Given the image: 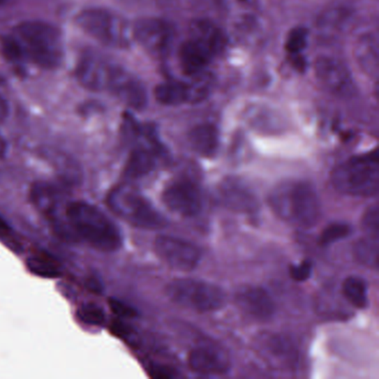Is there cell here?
<instances>
[{"label":"cell","instance_id":"obj_17","mask_svg":"<svg viewBox=\"0 0 379 379\" xmlns=\"http://www.w3.org/2000/svg\"><path fill=\"white\" fill-rule=\"evenodd\" d=\"M191 38L206 47L214 57L221 55L226 50L227 37L224 31L208 20H197L189 27Z\"/></svg>","mask_w":379,"mask_h":379},{"label":"cell","instance_id":"obj_10","mask_svg":"<svg viewBox=\"0 0 379 379\" xmlns=\"http://www.w3.org/2000/svg\"><path fill=\"white\" fill-rule=\"evenodd\" d=\"M315 75L325 89L341 98H348L356 93V86L350 70L341 60L320 57L315 61Z\"/></svg>","mask_w":379,"mask_h":379},{"label":"cell","instance_id":"obj_38","mask_svg":"<svg viewBox=\"0 0 379 379\" xmlns=\"http://www.w3.org/2000/svg\"><path fill=\"white\" fill-rule=\"evenodd\" d=\"M6 150H7V142H6L5 137L0 133V158H3Z\"/></svg>","mask_w":379,"mask_h":379},{"label":"cell","instance_id":"obj_4","mask_svg":"<svg viewBox=\"0 0 379 379\" xmlns=\"http://www.w3.org/2000/svg\"><path fill=\"white\" fill-rule=\"evenodd\" d=\"M334 188L341 194L371 197L379 191L378 151L352 157L332 172Z\"/></svg>","mask_w":379,"mask_h":379},{"label":"cell","instance_id":"obj_39","mask_svg":"<svg viewBox=\"0 0 379 379\" xmlns=\"http://www.w3.org/2000/svg\"><path fill=\"white\" fill-rule=\"evenodd\" d=\"M6 3V0H0V6H3Z\"/></svg>","mask_w":379,"mask_h":379},{"label":"cell","instance_id":"obj_22","mask_svg":"<svg viewBox=\"0 0 379 379\" xmlns=\"http://www.w3.org/2000/svg\"><path fill=\"white\" fill-rule=\"evenodd\" d=\"M157 101L165 106H178L187 103L186 82H170L161 84L154 90Z\"/></svg>","mask_w":379,"mask_h":379},{"label":"cell","instance_id":"obj_9","mask_svg":"<svg viewBox=\"0 0 379 379\" xmlns=\"http://www.w3.org/2000/svg\"><path fill=\"white\" fill-rule=\"evenodd\" d=\"M133 37L150 55H166L174 39V28L166 20L159 18H142L131 28Z\"/></svg>","mask_w":379,"mask_h":379},{"label":"cell","instance_id":"obj_35","mask_svg":"<svg viewBox=\"0 0 379 379\" xmlns=\"http://www.w3.org/2000/svg\"><path fill=\"white\" fill-rule=\"evenodd\" d=\"M9 112H10V108H9L8 101H6L3 95H0V123H3L8 119Z\"/></svg>","mask_w":379,"mask_h":379},{"label":"cell","instance_id":"obj_5","mask_svg":"<svg viewBox=\"0 0 379 379\" xmlns=\"http://www.w3.org/2000/svg\"><path fill=\"white\" fill-rule=\"evenodd\" d=\"M78 27L98 41L112 48H127L133 31L127 22L108 9L88 8L77 15Z\"/></svg>","mask_w":379,"mask_h":379},{"label":"cell","instance_id":"obj_37","mask_svg":"<svg viewBox=\"0 0 379 379\" xmlns=\"http://www.w3.org/2000/svg\"><path fill=\"white\" fill-rule=\"evenodd\" d=\"M10 232V227L6 223L5 219L0 216V235L8 234Z\"/></svg>","mask_w":379,"mask_h":379},{"label":"cell","instance_id":"obj_36","mask_svg":"<svg viewBox=\"0 0 379 379\" xmlns=\"http://www.w3.org/2000/svg\"><path fill=\"white\" fill-rule=\"evenodd\" d=\"M125 325L123 324V322H114L112 324V333L116 334V335L121 336L125 335L126 333H127V330L125 329V327H124Z\"/></svg>","mask_w":379,"mask_h":379},{"label":"cell","instance_id":"obj_2","mask_svg":"<svg viewBox=\"0 0 379 379\" xmlns=\"http://www.w3.org/2000/svg\"><path fill=\"white\" fill-rule=\"evenodd\" d=\"M269 204L283 221L311 228L320 221L322 205L314 186L306 181L281 184L270 194Z\"/></svg>","mask_w":379,"mask_h":379},{"label":"cell","instance_id":"obj_26","mask_svg":"<svg viewBox=\"0 0 379 379\" xmlns=\"http://www.w3.org/2000/svg\"><path fill=\"white\" fill-rule=\"evenodd\" d=\"M356 256L360 262L376 267L378 265V237H369L359 240L356 246Z\"/></svg>","mask_w":379,"mask_h":379},{"label":"cell","instance_id":"obj_23","mask_svg":"<svg viewBox=\"0 0 379 379\" xmlns=\"http://www.w3.org/2000/svg\"><path fill=\"white\" fill-rule=\"evenodd\" d=\"M343 295L350 305L358 309H365L369 306V288L363 278L350 276L343 283Z\"/></svg>","mask_w":379,"mask_h":379},{"label":"cell","instance_id":"obj_25","mask_svg":"<svg viewBox=\"0 0 379 379\" xmlns=\"http://www.w3.org/2000/svg\"><path fill=\"white\" fill-rule=\"evenodd\" d=\"M27 267L31 273L44 278H56L60 276L57 265L48 256L31 257L27 260Z\"/></svg>","mask_w":379,"mask_h":379},{"label":"cell","instance_id":"obj_33","mask_svg":"<svg viewBox=\"0 0 379 379\" xmlns=\"http://www.w3.org/2000/svg\"><path fill=\"white\" fill-rule=\"evenodd\" d=\"M110 306L114 314L119 317H123V318H133V317L137 315L136 311L134 309H131V306L126 305L125 303L115 299V298H110Z\"/></svg>","mask_w":379,"mask_h":379},{"label":"cell","instance_id":"obj_29","mask_svg":"<svg viewBox=\"0 0 379 379\" xmlns=\"http://www.w3.org/2000/svg\"><path fill=\"white\" fill-rule=\"evenodd\" d=\"M309 31L303 27L294 28L287 37L286 50L292 56L300 55L307 45Z\"/></svg>","mask_w":379,"mask_h":379},{"label":"cell","instance_id":"obj_11","mask_svg":"<svg viewBox=\"0 0 379 379\" xmlns=\"http://www.w3.org/2000/svg\"><path fill=\"white\" fill-rule=\"evenodd\" d=\"M161 200L168 209L176 215L191 218L202 210V194L196 184L191 180H176L167 186Z\"/></svg>","mask_w":379,"mask_h":379},{"label":"cell","instance_id":"obj_19","mask_svg":"<svg viewBox=\"0 0 379 379\" xmlns=\"http://www.w3.org/2000/svg\"><path fill=\"white\" fill-rule=\"evenodd\" d=\"M188 142L191 147L198 155L206 158L214 157L219 147L218 129L211 124L195 126L189 131Z\"/></svg>","mask_w":379,"mask_h":379},{"label":"cell","instance_id":"obj_14","mask_svg":"<svg viewBox=\"0 0 379 379\" xmlns=\"http://www.w3.org/2000/svg\"><path fill=\"white\" fill-rule=\"evenodd\" d=\"M112 66L94 54L82 55L77 64L76 77L80 85L91 91L107 89Z\"/></svg>","mask_w":379,"mask_h":379},{"label":"cell","instance_id":"obj_12","mask_svg":"<svg viewBox=\"0 0 379 379\" xmlns=\"http://www.w3.org/2000/svg\"><path fill=\"white\" fill-rule=\"evenodd\" d=\"M107 89H110L124 104L134 110H144L147 105L148 96L145 86L134 75L119 67L112 66Z\"/></svg>","mask_w":379,"mask_h":379},{"label":"cell","instance_id":"obj_21","mask_svg":"<svg viewBox=\"0 0 379 379\" xmlns=\"http://www.w3.org/2000/svg\"><path fill=\"white\" fill-rule=\"evenodd\" d=\"M155 165V157L149 150L137 148L129 156L126 165V175L133 179L144 177L153 172Z\"/></svg>","mask_w":379,"mask_h":379},{"label":"cell","instance_id":"obj_34","mask_svg":"<svg viewBox=\"0 0 379 379\" xmlns=\"http://www.w3.org/2000/svg\"><path fill=\"white\" fill-rule=\"evenodd\" d=\"M150 375L157 378H170L175 376V371H170L166 366L156 365L150 369Z\"/></svg>","mask_w":379,"mask_h":379},{"label":"cell","instance_id":"obj_6","mask_svg":"<svg viewBox=\"0 0 379 379\" xmlns=\"http://www.w3.org/2000/svg\"><path fill=\"white\" fill-rule=\"evenodd\" d=\"M166 294L176 305L198 313L219 311L226 303L221 287L198 279H174L166 287Z\"/></svg>","mask_w":379,"mask_h":379},{"label":"cell","instance_id":"obj_1","mask_svg":"<svg viewBox=\"0 0 379 379\" xmlns=\"http://www.w3.org/2000/svg\"><path fill=\"white\" fill-rule=\"evenodd\" d=\"M64 211L68 228L90 247L114 253L123 246V236L118 227L95 205L75 200L66 205Z\"/></svg>","mask_w":379,"mask_h":379},{"label":"cell","instance_id":"obj_24","mask_svg":"<svg viewBox=\"0 0 379 379\" xmlns=\"http://www.w3.org/2000/svg\"><path fill=\"white\" fill-rule=\"evenodd\" d=\"M191 77V82H186L187 98H188L187 103L197 104V103L205 101L209 96L210 91L213 89L215 80L211 75L207 74L205 71Z\"/></svg>","mask_w":379,"mask_h":379},{"label":"cell","instance_id":"obj_15","mask_svg":"<svg viewBox=\"0 0 379 379\" xmlns=\"http://www.w3.org/2000/svg\"><path fill=\"white\" fill-rule=\"evenodd\" d=\"M188 366L200 375H223L230 369V360L226 352L213 346H200L188 355Z\"/></svg>","mask_w":379,"mask_h":379},{"label":"cell","instance_id":"obj_32","mask_svg":"<svg viewBox=\"0 0 379 379\" xmlns=\"http://www.w3.org/2000/svg\"><path fill=\"white\" fill-rule=\"evenodd\" d=\"M313 273V265L309 260H304L299 265H292L290 267V275L294 281H306Z\"/></svg>","mask_w":379,"mask_h":379},{"label":"cell","instance_id":"obj_30","mask_svg":"<svg viewBox=\"0 0 379 379\" xmlns=\"http://www.w3.org/2000/svg\"><path fill=\"white\" fill-rule=\"evenodd\" d=\"M78 317L82 322L87 325H94V326H99L103 325L106 320L105 313L101 307L96 304H86V305L80 307L78 311Z\"/></svg>","mask_w":379,"mask_h":379},{"label":"cell","instance_id":"obj_8","mask_svg":"<svg viewBox=\"0 0 379 379\" xmlns=\"http://www.w3.org/2000/svg\"><path fill=\"white\" fill-rule=\"evenodd\" d=\"M154 249L167 266L183 273L193 272L202 260V253L196 245L172 236L156 238Z\"/></svg>","mask_w":379,"mask_h":379},{"label":"cell","instance_id":"obj_27","mask_svg":"<svg viewBox=\"0 0 379 379\" xmlns=\"http://www.w3.org/2000/svg\"><path fill=\"white\" fill-rule=\"evenodd\" d=\"M0 50L3 57L10 63H20L22 58L25 57L22 44L15 35L0 37Z\"/></svg>","mask_w":379,"mask_h":379},{"label":"cell","instance_id":"obj_3","mask_svg":"<svg viewBox=\"0 0 379 379\" xmlns=\"http://www.w3.org/2000/svg\"><path fill=\"white\" fill-rule=\"evenodd\" d=\"M14 35L36 66L56 69L64 60L63 34L59 28L41 20H27L15 27Z\"/></svg>","mask_w":379,"mask_h":379},{"label":"cell","instance_id":"obj_28","mask_svg":"<svg viewBox=\"0 0 379 379\" xmlns=\"http://www.w3.org/2000/svg\"><path fill=\"white\" fill-rule=\"evenodd\" d=\"M352 232V227L346 223H333L328 225L320 234V244L322 246H329L345 239Z\"/></svg>","mask_w":379,"mask_h":379},{"label":"cell","instance_id":"obj_13","mask_svg":"<svg viewBox=\"0 0 379 379\" xmlns=\"http://www.w3.org/2000/svg\"><path fill=\"white\" fill-rule=\"evenodd\" d=\"M238 309L257 322H267L275 313V303L267 290L262 287L244 286L235 296Z\"/></svg>","mask_w":379,"mask_h":379},{"label":"cell","instance_id":"obj_16","mask_svg":"<svg viewBox=\"0 0 379 379\" xmlns=\"http://www.w3.org/2000/svg\"><path fill=\"white\" fill-rule=\"evenodd\" d=\"M213 58V54L206 47L193 38L184 41L178 52L180 67L188 76L204 71Z\"/></svg>","mask_w":379,"mask_h":379},{"label":"cell","instance_id":"obj_20","mask_svg":"<svg viewBox=\"0 0 379 379\" xmlns=\"http://www.w3.org/2000/svg\"><path fill=\"white\" fill-rule=\"evenodd\" d=\"M378 40L373 34L360 36L355 47V56L358 65L365 74L377 76L378 74Z\"/></svg>","mask_w":379,"mask_h":379},{"label":"cell","instance_id":"obj_31","mask_svg":"<svg viewBox=\"0 0 379 379\" xmlns=\"http://www.w3.org/2000/svg\"><path fill=\"white\" fill-rule=\"evenodd\" d=\"M379 210L377 205L369 208L364 215L363 226L365 232L371 237H378Z\"/></svg>","mask_w":379,"mask_h":379},{"label":"cell","instance_id":"obj_7","mask_svg":"<svg viewBox=\"0 0 379 379\" xmlns=\"http://www.w3.org/2000/svg\"><path fill=\"white\" fill-rule=\"evenodd\" d=\"M108 202L112 209L129 224L144 230H158L166 226L164 216L140 193L131 188L116 189Z\"/></svg>","mask_w":379,"mask_h":379},{"label":"cell","instance_id":"obj_18","mask_svg":"<svg viewBox=\"0 0 379 379\" xmlns=\"http://www.w3.org/2000/svg\"><path fill=\"white\" fill-rule=\"evenodd\" d=\"M221 195L225 204L232 209L244 213L256 209V197L238 180L227 179L221 184Z\"/></svg>","mask_w":379,"mask_h":379}]
</instances>
